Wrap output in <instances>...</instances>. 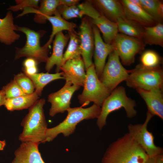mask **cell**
Segmentation results:
<instances>
[{
    "label": "cell",
    "instance_id": "obj_37",
    "mask_svg": "<svg viewBox=\"0 0 163 163\" xmlns=\"http://www.w3.org/2000/svg\"><path fill=\"white\" fill-rule=\"evenodd\" d=\"M78 0H60V5L66 6H71L78 5L79 4Z\"/></svg>",
    "mask_w": 163,
    "mask_h": 163
},
{
    "label": "cell",
    "instance_id": "obj_35",
    "mask_svg": "<svg viewBox=\"0 0 163 163\" xmlns=\"http://www.w3.org/2000/svg\"><path fill=\"white\" fill-rule=\"evenodd\" d=\"M145 163H163V154H161L149 157Z\"/></svg>",
    "mask_w": 163,
    "mask_h": 163
},
{
    "label": "cell",
    "instance_id": "obj_24",
    "mask_svg": "<svg viewBox=\"0 0 163 163\" xmlns=\"http://www.w3.org/2000/svg\"><path fill=\"white\" fill-rule=\"evenodd\" d=\"M39 96L34 91L30 94L6 99L4 105L10 111L29 109L38 100Z\"/></svg>",
    "mask_w": 163,
    "mask_h": 163
},
{
    "label": "cell",
    "instance_id": "obj_33",
    "mask_svg": "<svg viewBox=\"0 0 163 163\" xmlns=\"http://www.w3.org/2000/svg\"><path fill=\"white\" fill-rule=\"evenodd\" d=\"M2 89L4 92L6 99L27 95L14 80L3 87Z\"/></svg>",
    "mask_w": 163,
    "mask_h": 163
},
{
    "label": "cell",
    "instance_id": "obj_38",
    "mask_svg": "<svg viewBox=\"0 0 163 163\" xmlns=\"http://www.w3.org/2000/svg\"><path fill=\"white\" fill-rule=\"evenodd\" d=\"M22 69L26 75H32L37 73L38 69L37 66H36L27 68L23 67Z\"/></svg>",
    "mask_w": 163,
    "mask_h": 163
},
{
    "label": "cell",
    "instance_id": "obj_27",
    "mask_svg": "<svg viewBox=\"0 0 163 163\" xmlns=\"http://www.w3.org/2000/svg\"><path fill=\"white\" fill-rule=\"evenodd\" d=\"M62 72L54 74L40 73L32 75H26L31 80L35 89V91L40 96L44 87L50 82L58 79H64Z\"/></svg>",
    "mask_w": 163,
    "mask_h": 163
},
{
    "label": "cell",
    "instance_id": "obj_11",
    "mask_svg": "<svg viewBox=\"0 0 163 163\" xmlns=\"http://www.w3.org/2000/svg\"><path fill=\"white\" fill-rule=\"evenodd\" d=\"M111 44L121 63L127 66L134 62L135 56L142 51L145 46L142 40L121 33L118 34Z\"/></svg>",
    "mask_w": 163,
    "mask_h": 163
},
{
    "label": "cell",
    "instance_id": "obj_31",
    "mask_svg": "<svg viewBox=\"0 0 163 163\" xmlns=\"http://www.w3.org/2000/svg\"><path fill=\"white\" fill-rule=\"evenodd\" d=\"M13 80L26 94H30L35 91V87L33 82L25 74L22 72L18 73L15 75Z\"/></svg>",
    "mask_w": 163,
    "mask_h": 163
},
{
    "label": "cell",
    "instance_id": "obj_36",
    "mask_svg": "<svg viewBox=\"0 0 163 163\" xmlns=\"http://www.w3.org/2000/svg\"><path fill=\"white\" fill-rule=\"evenodd\" d=\"M38 64L34 59L30 58H27L23 62V68H27L36 66Z\"/></svg>",
    "mask_w": 163,
    "mask_h": 163
},
{
    "label": "cell",
    "instance_id": "obj_12",
    "mask_svg": "<svg viewBox=\"0 0 163 163\" xmlns=\"http://www.w3.org/2000/svg\"><path fill=\"white\" fill-rule=\"evenodd\" d=\"M78 32L80 40L81 56L86 69L93 63L92 58L94 49L93 24L87 17L82 18Z\"/></svg>",
    "mask_w": 163,
    "mask_h": 163
},
{
    "label": "cell",
    "instance_id": "obj_2",
    "mask_svg": "<svg viewBox=\"0 0 163 163\" xmlns=\"http://www.w3.org/2000/svg\"><path fill=\"white\" fill-rule=\"evenodd\" d=\"M45 100H38L29 108L28 113L23 119L21 125L23 130L19 136L22 142L43 143L46 141V133L48 128L43 107Z\"/></svg>",
    "mask_w": 163,
    "mask_h": 163
},
{
    "label": "cell",
    "instance_id": "obj_39",
    "mask_svg": "<svg viewBox=\"0 0 163 163\" xmlns=\"http://www.w3.org/2000/svg\"><path fill=\"white\" fill-rule=\"evenodd\" d=\"M6 99L4 92L2 89L0 90V106L4 105Z\"/></svg>",
    "mask_w": 163,
    "mask_h": 163
},
{
    "label": "cell",
    "instance_id": "obj_40",
    "mask_svg": "<svg viewBox=\"0 0 163 163\" xmlns=\"http://www.w3.org/2000/svg\"><path fill=\"white\" fill-rule=\"evenodd\" d=\"M6 143L5 140H0V150H3L6 145Z\"/></svg>",
    "mask_w": 163,
    "mask_h": 163
},
{
    "label": "cell",
    "instance_id": "obj_23",
    "mask_svg": "<svg viewBox=\"0 0 163 163\" xmlns=\"http://www.w3.org/2000/svg\"><path fill=\"white\" fill-rule=\"evenodd\" d=\"M46 19L50 23L52 26L51 34L46 43L50 46L54 37L58 33L65 30L68 32L75 31V29L77 27L75 23L69 22L63 18L57 11L54 15L46 17Z\"/></svg>",
    "mask_w": 163,
    "mask_h": 163
},
{
    "label": "cell",
    "instance_id": "obj_30",
    "mask_svg": "<svg viewBox=\"0 0 163 163\" xmlns=\"http://www.w3.org/2000/svg\"><path fill=\"white\" fill-rule=\"evenodd\" d=\"M141 64L146 67H154L160 66L162 58L155 51L148 50L144 52L140 57Z\"/></svg>",
    "mask_w": 163,
    "mask_h": 163
},
{
    "label": "cell",
    "instance_id": "obj_14",
    "mask_svg": "<svg viewBox=\"0 0 163 163\" xmlns=\"http://www.w3.org/2000/svg\"><path fill=\"white\" fill-rule=\"evenodd\" d=\"M85 64L81 56L67 61L61 67L62 76L66 82L83 87L86 78Z\"/></svg>",
    "mask_w": 163,
    "mask_h": 163
},
{
    "label": "cell",
    "instance_id": "obj_16",
    "mask_svg": "<svg viewBox=\"0 0 163 163\" xmlns=\"http://www.w3.org/2000/svg\"><path fill=\"white\" fill-rule=\"evenodd\" d=\"M68 34L65 35L62 32H59L55 36L53 41V52L46 62L45 69L48 72L54 66H56V73L59 72L62 64L63 50L69 40Z\"/></svg>",
    "mask_w": 163,
    "mask_h": 163
},
{
    "label": "cell",
    "instance_id": "obj_10",
    "mask_svg": "<svg viewBox=\"0 0 163 163\" xmlns=\"http://www.w3.org/2000/svg\"><path fill=\"white\" fill-rule=\"evenodd\" d=\"M153 116L147 111L146 118L143 123L135 124H130L128 125V133L149 157L163 154V152L161 147L155 145L153 135L148 129L149 123Z\"/></svg>",
    "mask_w": 163,
    "mask_h": 163
},
{
    "label": "cell",
    "instance_id": "obj_6",
    "mask_svg": "<svg viewBox=\"0 0 163 163\" xmlns=\"http://www.w3.org/2000/svg\"><path fill=\"white\" fill-rule=\"evenodd\" d=\"M126 81L128 86L136 89H163V69L160 66L148 67L140 63L130 70Z\"/></svg>",
    "mask_w": 163,
    "mask_h": 163
},
{
    "label": "cell",
    "instance_id": "obj_32",
    "mask_svg": "<svg viewBox=\"0 0 163 163\" xmlns=\"http://www.w3.org/2000/svg\"><path fill=\"white\" fill-rule=\"evenodd\" d=\"M57 11L63 18L68 20L75 18H82L84 16L78 5L66 6L60 5Z\"/></svg>",
    "mask_w": 163,
    "mask_h": 163
},
{
    "label": "cell",
    "instance_id": "obj_8",
    "mask_svg": "<svg viewBox=\"0 0 163 163\" xmlns=\"http://www.w3.org/2000/svg\"><path fill=\"white\" fill-rule=\"evenodd\" d=\"M78 6L83 15L89 18L92 24L101 32L104 41L111 44L119 33L117 23L99 12L88 1L81 3Z\"/></svg>",
    "mask_w": 163,
    "mask_h": 163
},
{
    "label": "cell",
    "instance_id": "obj_9",
    "mask_svg": "<svg viewBox=\"0 0 163 163\" xmlns=\"http://www.w3.org/2000/svg\"><path fill=\"white\" fill-rule=\"evenodd\" d=\"M130 72L124 67L118 53L114 50L109 55L99 79L111 93L120 83L126 81Z\"/></svg>",
    "mask_w": 163,
    "mask_h": 163
},
{
    "label": "cell",
    "instance_id": "obj_3",
    "mask_svg": "<svg viewBox=\"0 0 163 163\" xmlns=\"http://www.w3.org/2000/svg\"><path fill=\"white\" fill-rule=\"evenodd\" d=\"M67 115L62 122L54 127L47 128L46 133V141H53L59 134L68 136L73 133L76 126L84 120L97 118L101 107L94 104L91 106L84 108L82 107H69L66 110Z\"/></svg>",
    "mask_w": 163,
    "mask_h": 163
},
{
    "label": "cell",
    "instance_id": "obj_20",
    "mask_svg": "<svg viewBox=\"0 0 163 163\" xmlns=\"http://www.w3.org/2000/svg\"><path fill=\"white\" fill-rule=\"evenodd\" d=\"M40 5L38 8H26L23 10L21 15L23 16L28 13H34V22L39 24H44L46 22V17L54 15L60 5V0H40Z\"/></svg>",
    "mask_w": 163,
    "mask_h": 163
},
{
    "label": "cell",
    "instance_id": "obj_17",
    "mask_svg": "<svg viewBox=\"0 0 163 163\" xmlns=\"http://www.w3.org/2000/svg\"><path fill=\"white\" fill-rule=\"evenodd\" d=\"M145 101L147 111L163 120V89H136Z\"/></svg>",
    "mask_w": 163,
    "mask_h": 163
},
{
    "label": "cell",
    "instance_id": "obj_18",
    "mask_svg": "<svg viewBox=\"0 0 163 163\" xmlns=\"http://www.w3.org/2000/svg\"><path fill=\"white\" fill-rule=\"evenodd\" d=\"M120 1L125 17L128 19L143 27L153 26L158 23L141 7L132 4L129 0Z\"/></svg>",
    "mask_w": 163,
    "mask_h": 163
},
{
    "label": "cell",
    "instance_id": "obj_7",
    "mask_svg": "<svg viewBox=\"0 0 163 163\" xmlns=\"http://www.w3.org/2000/svg\"><path fill=\"white\" fill-rule=\"evenodd\" d=\"M86 78L82 93L78 96L82 107L91 102L101 107L110 92L99 78L93 63L86 69Z\"/></svg>",
    "mask_w": 163,
    "mask_h": 163
},
{
    "label": "cell",
    "instance_id": "obj_1",
    "mask_svg": "<svg viewBox=\"0 0 163 163\" xmlns=\"http://www.w3.org/2000/svg\"><path fill=\"white\" fill-rule=\"evenodd\" d=\"M149 156L127 133L107 148L101 163H145Z\"/></svg>",
    "mask_w": 163,
    "mask_h": 163
},
{
    "label": "cell",
    "instance_id": "obj_4",
    "mask_svg": "<svg viewBox=\"0 0 163 163\" xmlns=\"http://www.w3.org/2000/svg\"><path fill=\"white\" fill-rule=\"evenodd\" d=\"M136 105L135 101L127 96L124 87H117L110 93L101 106L97 121L98 128L101 130L106 125L107 117L110 113L122 108H124L128 118L134 117L137 114L135 108Z\"/></svg>",
    "mask_w": 163,
    "mask_h": 163
},
{
    "label": "cell",
    "instance_id": "obj_29",
    "mask_svg": "<svg viewBox=\"0 0 163 163\" xmlns=\"http://www.w3.org/2000/svg\"><path fill=\"white\" fill-rule=\"evenodd\" d=\"M68 32L69 41L63 54L62 65L69 59L81 56L78 33L76 31Z\"/></svg>",
    "mask_w": 163,
    "mask_h": 163
},
{
    "label": "cell",
    "instance_id": "obj_22",
    "mask_svg": "<svg viewBox=\"0 0 163 163\" xmlns=\"http://www.w3.org/2000/svg\"><path fill=\"white\" fill-rule=\"evenodd\" d=\"M17 25L14 24L12 12L8 11L5 16L0 18V42L10 45L18 40L20 37L17 31Z\"/></svg>",
    "mask_w": 163,
    "mask_h": 163
},
{
    "label": "cell",
    "instance_id": "obj_19",
    "mask_svg": "<svg viewBox=\"0 0 163 163\" xmlns=\"http://www.w3.org/2000/svg\"><path fill=\"white\" fill-rule=\"evenodd\" d=\"M39 143L22 142L14 152L12 163H45L38 149Z\"/></svg>",
    "mask_w": 163,
    "mask_h": 163
},
{
    "label": "cell",
    "instance_id": "obj_15",
    "mask_svg": "<svg viewBox=\"0 0 163 163\" xmlns=\"http://www.w3.org/2000/svg\"><path fill=\"white\" fill-rule=\"evenodd\" d=\"M94 37V58L96 72L99 78L101 77L106 64L107 57L113 50L112 44L105 43L101 37L100 31L93 24Z\"/></svg>",
    "mask_w": 163,
    "mask_h": 163
},
{
    "label": "cell",
    "instance_id": "obj_13",
    "mask_svg": "<svg viewBox=\"0 0 163 163\" xmlns=\"http://www.w3.org/2000/svg\"><path fill=\"white\" fill-rule=\"evenodd\" d=\"M80 87L66 82L64 86L57 91L50 94L48 101L51 104L49 114L53 117L57 113H63L69 107L71 100L74 92Z\"/></svg>",
    "mask_w": 163,
    "mask_h": 163
},
{
    "label": "cell",
    "instance_id": "obj_34",
    "mask_svg": "<svg viewBox=\"0 0 163 163\" xmlns=\"http://www.w3.org/2000/svg\"><path fill=\"white\" fill-rule=\"evenodd\" d=\"M40 1L39 0H16L15 1L16 5H10L7 9L12 12L23 11L24 8L29 7L37 9L39 7Z\"/></svg>",
    "mask_w": 163,
    "mask_h": 163
},
{
    "label": "cell",
    "instance_id": "obj_26",
    "mask_svg": "<svg viewBox=\"0 0 163 163\" xmlns=\"http://www.w3.org/2000/svg\"><path fill=\"white\" fill-rule=\"evenodd\" d=\"M116 23L120 33L142 40L143 27L125 17L118 19Z\"/></svg>",
    "mask_w": 163,
    "mask_h": 163
},
{
    "label": "cell",
    "instance_id": "obj_5",
    "mask_svg": "<svg viewBox=\"0 0 163 163\" xmlns=\"http://www.w3.org/2000/svg\"><path fill=\"white\" fill-rule=\"evenodd\" d=\"M17 29V31L25 34L26 40L22 47H15L14 59L25 57L34 59L38 64L46 62L49 57L50 46L46 43L41 46L40 44V39L45 33V31L43 30L36 31L25 27L18 25Z\"/></svg>",
    "mask_w": 163,
    "mask_h": 163
},
{
    "label": "cell",
    "instance_id": "obj_21",
    "mask_svg": "<svg viewBox=\"0 0 163 163\" xmlns=\"http://www.w3.org/2000/svg\"><path fill=\"white\" fill-rule=\"evenodd\" d=\"M90 2L100 13L109 20L116 22L125 17L123 5L120 0H92Z\"/></svg>",
    "mask_w": 163,
    "mask_h": 163
},
{
    "label": "cell",
    "instance_id": "obj_28",
    "mask_svg": "<svg viewBox=\"0 0 163 163\" xmlns=\"http://www.w3.org/2000/svg\"><path fill=\"white\" fill-rule=\"evenodd\" d=\"M142 8L157 23H162L163 19V3L158 0H140Z\"/></svg>",
    "mask_w": 163,
    "mask_h": 163
},
{
    "label": "cell",
    "instance_id": "obj_25",
    "mask_svg": "<svg viewBox=\"0 0 163 163\" xmlns=\"http://www.w3.org/2000/svg\"><path fill=\"white\" fill-rule=\"evenodd\" d=\"M142 40L145 44L163 47V24L158 23L152 26L143 27Z\"/></svg>",
    "mask_w": 163,
    "mask_h": 163
}]
</instances>
